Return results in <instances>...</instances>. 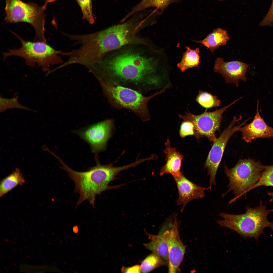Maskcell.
I'll use <instances>...</instances> for the list:
<instances>
[{"mask_svg": "<svg viewBox=\"0 0 273 273\" xmlns=\"http://www.w3.org/2000/svg\"><path fill=\"white\" fill-rule=\"evenodd\" d=\"M249 65L238 61L225 62L219 57L215 61L214 71L221 74L226 82L233 83L238 86L240 81L246 80L245 74Z\"/></svg>", "mask_w": 273, "mask_h": 273, "instance_id": "cell-13", "label": "cell"}, {"mask_svg": "<svg viewBox=\"0 0 273 273\" xmlns=\"http://www.w3.org/2000/svg\"><path fill=\"white\" fill-rule=\"evenodd\" d=\"M73 230L74 232L75 233L77 232L78 231V229L77 227V226L74 227L73 228Z\"/></svg>", "mask_w": 273, "mask_h": 273, "instance_id": "cell-32", "label": "cell"}, {"mask_svg": "<svg viewBox=\"0 0 273 273\" xmlns=\"http://www.w3.org/2000/svg\"><path fill=\"white\" fill-rule=\"evenodd\" d=\"M121 271L123 273H140V266L136 265L131 267H125L123 266L121 269Z\"/></svg>", "mask_w": 273, "mask_h": 273, "instance_id": "cell-29", "label": "cell"}, {"mask_svg": "<svg viewBox=\"0 0 273 273\" xmlns=\"http://www.w3.org/2000/svg\"><path fill=\"white\" fill-rule=\"evenodd\" d=\"M262 186H273V165L267 166L262 171L259 180L249 191Z\"/></svg>", "mask_w": 273, "mask_h": 273, "instance_id": "cell-25", "label": "cell"}, {"mask_svg": "<svg viewBox=\"0 0 273 273\" xmlns=\"http://www.w3.org/2000/svg\"><path fill=\"white\" fill-rule=\"evenodd\" d=\"M146 10L135 13L120 24L87 34L85 45L89 56L99 61L107 53L127 45L141 44L152 47L146 39L137 35L140 31L155 22L153 15Z\"/></svg>", "mask_w": 273, "mask_h": 273, "instance_id": "cell-2", "label": "cell"}, {"mask_svg": "<svg viewBox=\"0 0 273 273\" xmlns=\"http://www.w3.org/2000/svg\"><path fill=\"white\" fill-rule=\"evenodd\" d=\"M113 124L112 120L107 119L75 132L89 144L93 152L97 153L105 149Z\"/></svg>", "mask_w": 273, "mask_h": 273, "instance_id": "cell-11", "label": "cell"}, {"mask_svg": "<svg viewBox=\"0 0 273 273\" xmlns=\"http://www.w3.org/2000/svg\"><path fill=\"white\" fill-rule=\"evenodd\" d=\"M21 44L19 48L9 49L3 53L4 60L11 56L21 57L25 61L26 64L31 67L37 65L41 67L43 71L48 72L51 65L63 63V60L59 54L63 52L55 50L46 42L36 41H26L14 33Z\"/></svg>", "mask_w": 273, "mask_h": 273, "instance_id": "cell-7", "label": "cell"}, {"mask_svg": "<svg viewBox=\"0 0 273 273\" xmlns=\"http://www.w3.org/2000/svg\"><path fill=\"white\" fill-rule=\"evenodd\" d=\"M96 156V165L83 172L73 170L59 157H57L62 165L61 168L67 172L74 183V192L80 194L76 207L87 200L94 208L96 196L105 191L120 188L121 185L111 186L109 184L115 179L120 172L132 167L131 164L119 167H114L112 164L102 165L100 163L97 156Z\"/></svg>", "mask_w": 273, "mask_h": 273, "instance_id": "cell-3", "label": "cell"}, {"mask_svg": "<svg viewBox=\"0 0 273 273\" xmlns=\"http://www.w3.org/2000/svg\"><path fill=\"white\" fill-rule=\"evenodd\" d=\"M18 96L11 99H7L0 97V111L3 112L6 110L13 108L22 109L34 112L36 111L26 107L20 104L18 101Z\"/></svg>", "mask_w": 273, "mask_h": 273, "instance_id": "cell-26", "label": "cell"}, {"mask_svg": "<svg viewBox=\"0 0 273 273\" xmlns=\"http://www.w3.org/2000/svg\"><path fill=\"white\" fill-rule=\"evenodd\" d=\"M273 23V0L270 7L265 17L260 22V26H264Z\"/></svg>", "mask_w": 273, "mask_h": 273, "instance_id": "cell-28", "label": "cell"}, {"mask_svg": "<svg viewBox=\"0 0 273 273\" xmlns=\"http://www.w3.org/2000/svg\"><path fill=\"white\" fill-rule=\"evenodd\" d=\"M195 100L202 107L210 108L220 106V101L216 97L209 93L200 90Z\"/></svg>", "mask_w": 273, "mask_h": 273, "instance_id": "cell-23", "label": "cell"}, {"mask_svg": "<svg viewBox=\"0 0 273 273\" xmlns=\"http://www.w3.org/2000/svg\"><path fill=\"white\" fill-rule=\"evenodd\" d=\"M246 210L245 213L240 214L220 213L219 215L223 219L217 220V223L236 231L243 238L253 237L256 241L260 235L264 233L265 228L269 227L273 230V222L269 221L267 218L273 209H267L261 200L258 206L255 208L247 206Z\"/></svg>", "mask_w": 273, "mask_h": 273, "instance_id": "cell-4", "label": "cell"}, {"mask_svg": "<svg viewBox=\"0 0 273 273\" xmlns=\"http://www.w3.org/2000/svg\"><path fill=\"white\" fill-rule=\"evenodd\" d=\"M57 0H45L44 4L47 5L48 3L54 2Z\"/></svg>", "mask_w": 273, "mask_h": 273, "instance_id": "cell-31", "label": "cell"}, {"mask_svg": "<svg viewBox=\"0 0 273 273\" xmlns=\"http://www.w3.org/2000/svg\"><path fill=\"white\" fill-rule=\"evenodd\" d=\"M268 195L271 197V198L269 200L270 202H273V191L268 192L267 193Z\"/></svg>", "mask_w": 273, "mask_h": 273, "instance_id": "cell-30", "label": "cell"}, {"mask_svg": "<svg viewBox=\"0 0 273 273\" xmlns=\"http://www.w3.org/2000/svg\"><path fill=\"white\" fill-rule=\"evenodd\" d=\"M229 39L227 31L219 28L214 30L203 39L193 41L202 44L213 52L220 46L226 44Z\"/></svg>", "mask_w": 273, "mask_h": 273, "instance_id": "cell-17", "label": "cell"}, {"mask_svg": "<svg viewBox=\"0 0 273 273\" xmlns=\"http://www.w3.org/2000/svg\"><path fill=\"white\" fill-rule=\"evenodd\" d=\"M180 136L182 138L194 134V126L192 122L183 121L181 124L179 132Z\"/></svg>", "mask_w": 273, "mask_h": 273, "instance_id": "cell-27", "label": "cell"}, {"mask_svg": "<svg viewBox=\"0 0 273 273\" xmlns=\"http://www.w3.org/2000/svg\"><path fill=\"white\" fill-rule=\"evenodd\" d=\"M168 265V263L157 254L152 252L142 262L141 272H149L161 266Z\"/></svg>", "mask_w": 273, "mask_h": 273, "instance_id": "cell-22", "label": "cell"}, {"mask_svg": "<svg viewBox=\"0 0 273 273\" xmlns=\"http://www.w3.org/2000/svg\"><path fill=\"white\" fill-rule=\"evenodd\" d=\"M174 178L178 192L177 204L182 206L181 212L189 201L205 196L204 191L207 190V188L199 186L191 181L184 175L182 172L178 176Z\"/></svg>", "mask_w": 273, "mask_h": 273, "instance_id": "cell-14", "label": "cell"}, {"mask_svg": "<svg viewBox=\"0 0 273 273\" xmlns=\"http://www.w3.org/2000/svg\"><path fill=\"white\" fill-rule=\"evenodd\" d=\"M179 0H142L133 7L124 17L126 20L135 13L151 7H155L162 13L170 4Z\"/></svg>", "mask_w": 273, "mask_h": 273, "instance_id": "cell-19", "label": "cell"}, {"mask_svg": "<svg viewBox=\"0 0 273 273\" xmlns=\"http://www.w3.org/2000/svg\"><path fill=\"white\" fill-rule=\"evenodd\" d=\"M98 81L104 95L112 106L118 109L130 110L143 121L150 118L148 107L149 101L154 97L164 92L166 89L164 87L153 95L146 96L142 93L128 87L100 80Z\"/></svg>", "mask_w": 273, "mask_h": 273, "instance_id": "cell-5", "label": "cell"}, {"mask_svg": "<svg viewBox=\"0 0 273 273\" xmlns=\"http://www.w3.org/2000/svg\"><path fill=\"white\" fill-rule=\"evenodd\" d=\"M81 9L83 18L93 24L95 18L93 13L92 0H75Z\"/></svg>", "mask_w": 273, "mask_h": 273, "instance_id": "cell-24", "label": "cell"}, {"mask_svg": "<svg viewBox=\"0 0 273 273\" xmlns=\"http://www.w3.org/2000/svg\"><path fill=\"white\" fill-rule=\"evenodd\" d=\"M267 166L252 159L239 160L236 165L229 168L225 165L224 172L228 179L229 189L222 194V197L233 191L234 198L229 202L233 203L249 191L250 188L259 180L262 171Z\"/></svg>", "mask_w": 273, "mask_h": 273, "instance_id": "cell-6", "label": "cell"}, {"mask_svg": "<svg viewBox=\"0 0 273 273\" xmlns=\"http://www.w3.org/2000/svg\"><path fill=\"white\" fill-rule=\"evenodd\" d=\"M165 146L163 151L166 154V163L161 168L160 175L162 176L168 173L174 178L178 176L181 172L180 169L184 156L176 149L171 147L168 139L165 143Z\"/></svg>", "mask_w": 273, "mask_h": 273, "instance_id": "cell-16", "label": "cell"}, {"mask_svg": "<svg viewBox=\"0 0 273 273\" xmlns=\"http://www.w3.org/2000/svg\"><path fill=\"white\" fill-rule=\"evenodd\" d=\"M257 103L256 114L253 121L249 124L241 127L239 130L242 133V139L247 143L258 138L273 137V128L267 125L260 116L259 100Z\"/></svg>", "mask_w": 273, "mask_h": 273, "instance_id": "cell-15", "label": "cell"}, {"mask_svg": "<svg viewBox=\"0 0 273 273\" xmlns=\"http://www.w3.org/2000/svg\"><path fill=\"white\" fill-rule=\"evenodd\" d=\"M241 98L236 100L228 105L213 112H205L198 115L193 114L188 111L183 116L179 115V118L183 121H189L194 126V135L197 140L206 137L211 142H214L217 138L215 132L219 130L222 114L229 107Z\"/></svg>", "mask_w": 273, "mask_h": 273, "instance_id": "cell-9", "label": "cell"}, {"mask_svg": "<svg viewBox=\"0 0 273 273\" xmlns=\"http://www.w3.org/2000/svg\"><path fill=\"white\" fill-rule=\"evenodd\" d=\"M185 48L186 50L183 54L181 60L177 64V67L182 72L198 66L200 62L199 48L194 50L188 47H186Z\"/></svg>", "mask_w": 273, "mask_h": 273, "instance_id": "cell-21", "label": "cell"}, {"mask_svg": "<svg viewBox=\"0 0 273 273\" xmlns=\"http://www.w3.org/2000/svg\"><path fill=\"white\" fill-rule=\"evenodd\" d=\"M6 22H25L31 25L35 31V41L47 42L45 36L46 7L21 0H5Z\"/></svg>", "mask_w": 273, "mask_h": 273, "instance_id": "cell-8", "label": "cell"}, {"mask_svg": "<svg viewBox=\"0 0 273 273\" xmlns=\"http://www.w3.org/2000/svg\"><path fill=\"white\" fill-rule=\"evenodd\" d=\"M147 234L150 241L144 244L146 248L158 255L168 264V247L163 234L156 235Z\"/></svg>", "mask_w": 273, "mask_h": 273, "instance_id": "cell-18", "label": "cell"}, {"mask_svg": "<svg viewBox=\"0 0 273 273\" xmlns=\"http://www.w3.org/2000/svg\"><path fill=\"white\" fill-rule=\"evenodd\" d=\"M25 180L19 168L2 180L0 185V196L2 197L18 185H22Z\"/></svg>", "mask_w": 273, "mask_h": 273, "instance_id": "cell-20", "label": "cell"}, {"mask_svg": "<svg viewBox=\"0 0 273 273\" xmlns=\"http://www.w3.org/2000/svg\"><path fill=\"white\" fill-rule=\"evenodd\" d=\"M240 119L236 117H234L227 128L214 142L204 165V168L208 170V175L210 176V185L208 188V189L211 190L212 186L216 184L215 178L217 171L229 139L234 133L239 131L241 127L245 125L247 121H245L239 125L234 126Z\"/></svg>", "mask_w": 273, "mask_h": 273, "instance_id": "cell-10", "label": "cell"}, {"mask_svg": "<svg viewBox=\"0 0 273 273\" xmlns=\"http://www.w3.org/2000/svg\"><path fill=\"white\" fill-rule=\"evenodd\" d=\"M134 45L107 54L100 61L90 66V71L98 79L142 94L148 91L155 83L156 61L146 50L135 48L136 44L133 47Z\"/></svg>", "mask_w": 273, "mask_h": 273, "instance_id": "cell-1", "label": "cell"}, {"mask_svg": "<svg viewBox=\"0 0 273 273\" xmlns=\"http://www.w3.org/2000/svg\"><path fill=\"white\" fill-rule=\"evenodd\" d=\"M162 234L168 247V272L176 273L183 261L186 247L180 239L176 215L171 229Z\"/></svg>", "mask_w": 273, "mask_h": 273, "instance_id": "cell-12", "label": "cell"}]
</instances>
